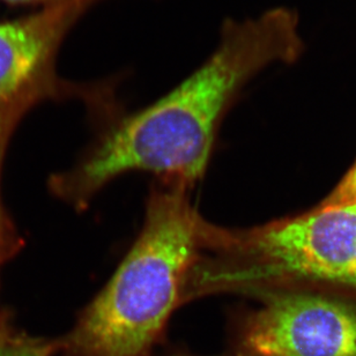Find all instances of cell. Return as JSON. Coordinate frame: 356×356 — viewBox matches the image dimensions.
<instances>
[{
	"label": "cell",
	"mask_w": 356,
	"mask_h": 356,
	"mask_svg": "<svg viewBox=\"0 0 356 356\" xmlns=\"http://www.w3.org/2000/svg\"><path fill=\"white\" fill-rule=\"evenodd\" d=\"M296 10L275 7L244 20L228 19L209 58L168 94L122 115L80 161L52 176V193L76 209L118 176L153 172L193 186L205 174L223 118L241 92L274 64L305 51Z\"/></svg>",
	"instance_id": "1"
},
{
	"label": "cell",
	"mask_w": 356,
	"mask_h": 356,
	"mask_svg": "<svg viewBox=\"0 0 356 356\" xmlns=\"http://www.w3.org/2000/svg\"><path fill=\"white\" fill-rule=\"evenodd\" d=\"M191 188L160 178L153 184L137 241L60 340L65 356H149L161 343L202 248L205 219Z\"/></svg>",
	"instance_id": "2"
},
{
	"label": "cell",
	"mask_w": 356,
	"mask_h": 356,
	"mask_svg": "<svg viewBox=\"0 0 356 356\" xmlns=\"http://www.w3.org/2000/svg\"><path fill=\"white\" fill-rule=\"evenodd\" d=\"M310 281L356 289V202L243 229L205 220L181 302L220 293L258 296Z\"/></svg>",
	"instance_id": "3"
},
{
	"label": "cell",
	"mask_w": 356,
	"mask_h": 356,
	"mask_svg": "<svg viewBox=\"0 0 356 356\" xmlns=\"http://www.w3.org/2000/svg\"><path fill=\"white\" fill-rule=\"evenodd\" d=\"M96 1L62 0L0 22V127H17L31 108L48 99H80L92 120L116 109V79L71 83L56 67L66 35Z\"/></svg>",
	"instance_id": "4"
},
{
	"label": "cell",
	"mask_w": 356,
	"mask_h": 356,
	"mask_svg": "<svg viewBox=\"0 0 356 356\" xmlns=\"http://www.w3.org/2000/svg\"><path fill=\"white\" fill-rule=\"evenodd\" d=\"M233 319L229 356H356V307L294 289Z\"/></svg>",
	"instance_id": "5"
},
{
	"label": "cell",
	"mask_w": 356,
	"mask_h": 356,
	"mask_svg": "<svg viewBox=\"0 0 356 356\" xmlns=\"http://www.w3.org/2000/svg\"><path fill=\"white\" fill-rule=\"evenodd\" d=\"M17 125H5L0 127V178L3 170V158L6 154L7 146ZM22 240L19 236L12 220L3 207L0 195V267L10 261L15 254H19L22 247Z\"/></svg>",
	"instance_id": "6"
},
{
	"label": "cell",
	"mask_w": 356,
	"mask_h": 356,
	"mask_svg": "<svg viewBox=\"0 0 356 356\" xmlns=\"http://www.w3.org/2000/svg\"><path fill=\"white\" fill-rule=\"evenodd\" d=\"M60 350V340L38 339L14 334L8 327L0 333V356H54Z\"/></svg>",
	"instance_id": "7"
},
{
	"label": "cell",
	"mask_w": 356,
	"mask_h": 356,
	"mask_svg": "<svg viewBox=\"0 0 356 356\" xmlns=\"http://www.w3.org/2000/svg\"><path fill=\"white\" fill-rule=\"evenodd\" d=\"M356 202V163L353 168L340 181L336 190L322 202L319 207L333 209L340 206L352 205Z\"/></svg>",
	"instance_id": "8"
},
{
	"label": "cell",
	"mask_w": 356,
	"mask_h": 356,
	"mask_svg": "<svg viewBox=\"0 0 356 356\" xmlns=\"http://www.w3.org/2000/svg\"><path fill=\"white\" fill-rule=\"evenodd\" d=\"M3 1L10 5H40L43 7L50 3H58L62 0H3Z\"/></svg>",
	"instance_id": "9"
},
{
	"label": "cell",
	"mask_w": 356,
	"mask_h": 356,
	"mask_svg": "<svg viewBox=\"0 0 356 356\" xmlns=\"http://www.w3.org/2000/svg\"><path fill=\"white\" fill-rule=\"evenodd\" d=\"M7 329L6 323H5V317H3V312L0 309V333L3 332V330Z\"/></svg>",
	"instance_id": "10"
},
{
	"label": "cell",
	"mask_w": 356,
	"mask_h": 356,
	"mask_svg": "<svg viewBox=\"0 0 356 356\" xmlns=\"http://www.w3.org/2000/svg\"><path fill=\"white\" fill-rule=\"evenodd\" d=\"M170 356H195V355H191V354L176 353V354H172V355H170Z\"/></svg>",
	"instance_id": "11"
}]
</instances>
